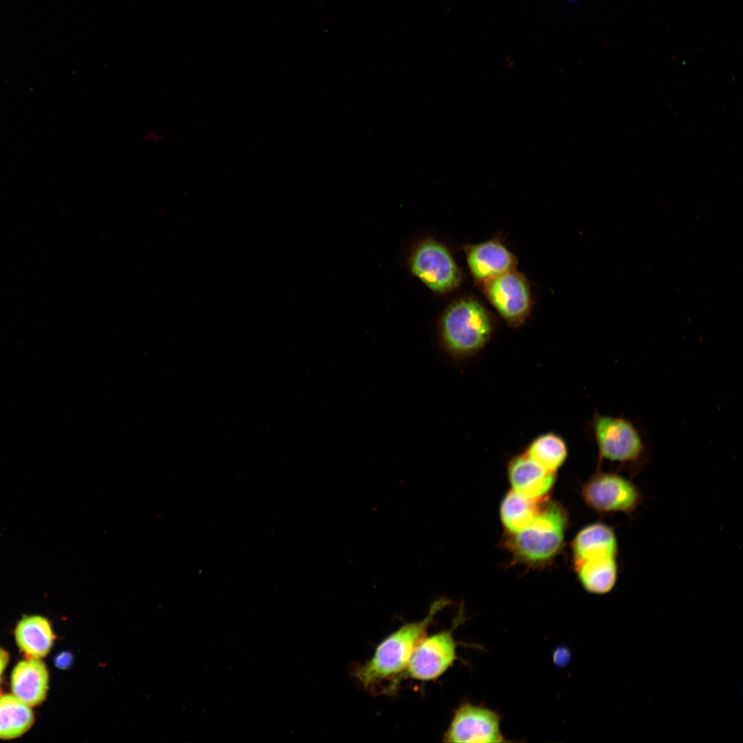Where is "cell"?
I'll list each match as a JSON object with an SVG mask.
<instances>
[{"instance_id":"obj_15","label":"cell","mask_w":743,"mask_h":743,"mask_svg":"<svg viewBox=\"0 0 743 743\" xmlns=\"http://www.w3.org/2000/svg\"><path fill=\"white\" fill-rule=\"evenodd\" d=\"M15 638L28 658H41L47 654L54 639L48 621L41 616L24 617L18 623Z\"/></svg>"},{"instance_id":"obj_3","label":"cell","mask_w":743,"mask_h":743,"mask_svg":"<svg viewBox=\"0 0 743 743\" xmlns=\"http://www.w3.org/2000/svg\"><path fill=\"white\" fill-rule=\"evenodd\" d=\"M443 341L456 356L477 353L489 342L494 324L486 308L472 298H462L451 303L441 321Z\"/></svg>"},{"instance_id":"obj_19","label":"cell","mask_w":743,"mask_h":743,"mask_svg":"<svg viewBox=\"0 0 743 743\" xmlns=\"http://www.w3.org/2000/svg\"><path fill=\"white\" fill-rule=\"evenodd\" d=\"M54 663L60 669H67L72 663V656L67 652H62L55 658Z\"/></svg>"},{"instance_id":"obj_13","label":"cell","mask_w":743,"mask_h":743,"mask_svg":"<svg viewBox=\"0 0 743 743\" xmlns=\"http://www.w3.org/2000/svg\"><path fill=\"white\" fill-rule=\"evenodd\" d=\"M47 683V670L39 658H28L19 662L11 676L13 694L30 707L43 701Z\"/></svg>"},{"instance_id":"obj_20","label":"cell","mask_w":743,"mask_h":743,"mask_svg":"<svg viewBox=\"0 0 743 743\" xmlns=\"http://www.w3.org/2000/svg\"><path fill=\"white\" fill-rule=\"evenodd\" d=\"M8 661V655L6 651L0 648V677L7 665Z\"/></svg>"},{"instance_id":"obj_5","label":"cell","mask_w":743,"mask_h":743,"mask_svg":"<svg viewBox=\"0 0 743 743\" xmlns=\"http://www.w3.org/2000/svg\"><path fill=\"white\" fill-rule=\"evenodd\" d=\"M464 619L461 606L450 629L429 636L425 635L415 647L400 680L406 677L422 681L433 680L451 667L457 658V643L453 631Z\"/></svg>"},{"instance_id":"obj_18","label":"cell","mask_w":743,"mask_h":743,"mask_svg":"<svg viewBox=\"0 0 743 743\" xmlns=\"http://www.w3.org/2000/svg\"><path fill=\"white\" fill-rule=\"evenodd\" d=\"M33 720L30 706L14 695L0 697V738L21 736L30 728Z\"/></svg>"},{"instance_id":"obj_8","label":"cell","mask_w":743,"mask_h":743,"mask_svg":"<svg viewBox=\"0 0 743 743\" xmlns=\"http://www.w3.org/2000/svg\"><path fill=\"white\" fill-rule=\"evenodd\" d=\"M481 284L485 296L508 325L517 327L526 321L532 297L523 274L515 269Z\"/></svg>"},{"instance_id":"obj_11","label":"cell","mask_w":743,"mask_h":743,"mask_svg":"<svg viewBox=\"0 0 743 743\" xmlns=\"http://www.w3.org/2000/svg\"><path fill=\"white\" fill-rule=\"evenodd\" d=\"M512 490L532 498H545L552 489L556 473L548 471L524 453L513 456L507 466Z\"/></svg>"},{"instance_id":"obj_21","label":"cell","mask_w":743,"mask_h":743,"mask_svg":"<svg viewBox=\"0 0 743 743\" xmlns=\"http://www.w3.org/2000/svg\"><path fill=\"white\" fill-rule=\"evenodd\" d=\"M162 136L158 134L156 131H150L144 136V139L151 142H157L161 140Z\"/></svg>"},{"instance_id":"obj_7","label":"cell","mask_w":743,"mask_h":743,"mask_svg":"<svg viewBox=\"0 0 743 743\" xmlns=\"http://www.w3.org/2000/svg\"><path fill=\"white\" fill-rule=\"evenodd\" d=\"M410 270L431 290L446 293L459 286L462 274L449 250L439 242L427 239L413 250Z\"/></svg>"},{"instance_id":"obj_6","label":"cell","mask_w":743,"mask_h":743,"mask_svg":"<svg viewBox=\"0 0 743 743\" xmlns=\"http://www.w3.org/2000/svg\"><path fill=\"white\" fill-rule=\"evenodd\" d=\"M581 494L588 506L601 514L631 515L643 500L639 488L616 472L595 473L583 485Z\"/></svg>"},{"instance_id":"obj_10","label":"cell","mask_w":743,"mask_h":743,"mask_svg":"<svg viewBox=\"0 0 743 743\" xmlns=\"http://www.w3.org/2000/svg\"><path fill=\"white\" fill-rule=\"evenodd\" d=\"M464 251L469 270L480 283L516 269V257L497 239L466 245Z\"/></svg>"},{"instance_id":"obj_22","label":"cell","mask_w":743,"mask_h":743,"mask_svg":"<svg viewBox=\"0 0 743 743\" xmlns=\"http://www.w3.org/2000/svg\"><path fill=\"white\" fill-rule=\"evenodd\" d=\"M566 1H577V0H566Z\"/></svg>"},{"instance_id":"obj_2","label":"cell","mask_w":743,"mask_h":743,"mask_svg":"<svg viewBox=\"0 0 743 743\" xmlns=\"http://www.w3.org/2000/svg\"><path fill=\"white\" fill-rule=\"evenodd\" d=\"M566 525L564 508L557 502L547 501L529 526L517 532L508 533L505 544L518 561L532 566L544 564L561 550Z\"/></svg>"},{"instance_id":"obj_9","label":"cell","mask_w":743,"mask_h":743,"mask_svg":"<svg viewBox=\"0 0 743 743\" xmlns=\"http://www.w3.org/2000/svg\"><path fill=\"white\" fill-rule=\"evenodd\" d=\"M497 711L482 704L465 702L458 707L443 736L445 742H506Z\"/></svg>"},{"instance_id":"obj_4","label":"cell","mask_w":743,"mask_h":743,"mask_svg":"<svg viewBox=\"0 0 743 743\" xmlns=\"http://www.w3.org/2000/svg\"><path fill=\"white\" fill-rule=\"evenodd\" d=\"M591 427L599 460L617 462L636 473L647 457L643 438L636 425L622 416L596 413Z\"/></svg>"},{"instance_id":"obj_17","label":"cell","mask_w":743,"mask_h":743,"mask_svg":"<svg viewBox=\"0 0 743 743\" xmlns=\"http://www.w3.org/2000/svg\"><path fill=\"white\" fill-rule=\"evenodd\" d=\"M524 453L545 469L556 473L566 462L568 450L565 440L550 431L535 437Z\"/></svg>"},{"instance_id":"obj_14","label":"cell","mask_w":743,"mask_h":743,"mask_svg":"<svg viewBox=\"0 0 743 743\" xmlns=\"http://www.w3.org/2000/svg\"><path fill=\"white\" fill-rule=\"evenodd\" d=\"M547 501L546 497L532 498L513 490L508 492L500 506L502 523L507 532H517L529 526L541 513Z\"/></svg>"},{"instance_id":"obj_1","label":"cell","mask_w":743,"mask_h":743,"mask_svg":"<svg viewBox=\"0 0 743 743\" xmlns=\"http://www.w3.org/2000/svg\"><path fill=\"white\" fill-rule=\"evenodd\" d=\"M449 602L444 597L434 601L424 618L405 623L386 637L368 661L354 668V676L360 685L374 689L381 682L391 681L386 692L396 691L415 647L438 612Z\"/></svg>"},{"instance_id":"obj_16","label":"cell","mask_w":743,"mask_h":743,"mask_svg":"<svg viewBox=\"0 0 743 743\" xmlns=\"http://www.w3.org/2000/svg\"><path fill=\"white\" fill-rule=\"evenodd\" d=\"M574 564L579 582L593 594H605L615 587L618 579L616 558H600Z\"/></svg>"},{"instance_id":"obj_12","label":"cell","mask_w":743,"mask_h":743,"mask_svg":"<svg viewBox=\"0 0 743 743\" xmlns=\"http://www.w3.org/2000/svg\"><path fill=\"white\" fill-rule=\"evenodd\" d=\"M574 563L614 557L618 554V544L614 530L603 523L590 524L581 529L572 541Z\"/></svg>"}]
</instances>
